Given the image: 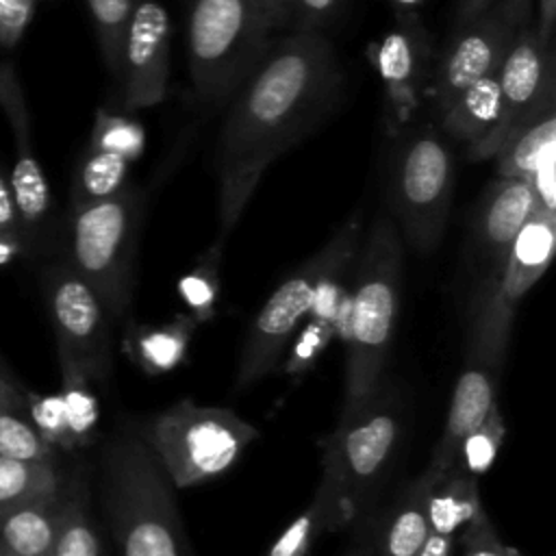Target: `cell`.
<instances>
[{
  "label": "cell",
  "instance_id": "1",
  "mask_svg": "<svg viewBox=\"0 0 556 556\" xmlns=\"http://www.w3.org/2000/svg\"><path fill=\"white\" fill-rule=\"evenodd\" d=\"M343 72L321 30H289L230 98L217 137L219 237L243 215L269 165L302 141L334 106Z\"/></svg>",
  "mask_w": 556,
  "mask_h": 556
},
{
  "label": "cell",
  "instance_id": "36",
  "mask_svg": "<svg viewBox=\"0 0 556 556\" xmlns=\"http://www.w3.org/2000/svg\"><path fill=\"white\" fill-rule=\"evenodd\" d=\"M341 4L343 0H291L285 28L321 30V26L330 22Z\"/></svg>",
  "mask_w": 556,
  "mask_h": 556
},
{
  "label": "cell",
  "instance_id": "6",
  "mask_svg": "<svg viewBox=\"0 0 556 556\" xmlns=\"http://www.w3.org/2000/svg\"><path fill=\"white\" fill-rule=\"evenodd\" d=\"M402 434L400 406L378 393L321 443L324 497L334 530L350 526L367 506L374 489L391 465Z\"/></svg>",
  "mask_w": 556,
  "mask_h": 556
},
{
  "label": "cell",
  "instance_id": "25",
  "mask_svg": "<svg viewBox=\"0 0 556 556\" xmlns=\"http://www.w3.org/2000/svg\"><path fill=\"white\" fill-rule=\"evenodd\" d=\"M130 165L132 163H128L117 154L102 152L87 146L72 178L70 208L100 202L119 193L126 185H130L128 182Z\"/></svg>",
  "mask_w": 556,
  "mask_h": 556
},
{
  "label": "cell",
  "instance_id": "26",
  "mask_svg": "<svg viewBox=\"0 0 556 556\" xmlns=\"http://www.w3.org/2000/svg\"><path fill=\"white\" fill-rule=\"evenodd\" d=\"M50 556H109L89 515L87 491L83 482L67 484L65 506Z\"/></svg>",
  "mask_w": 556,
  "mask_h": 556
},
{
  "label": "cell",
  "instance_id": "16",
  "mask_svg": "<svg viewBox=\"0 0 556 556\" xmlns=\"http://www.w3.org/2000/svg\"><path fill=\"white\" fill-rule=\"evenodd\" d=\"M0 111L7 117L11 137H13V169L9 185L13 191V202L17 219L22 226L24 241L26 237L41 230L50 217L52 195L50 185L43 174V167L33 148L30 115L22 85L11 65H0Z\"/></svg>",
  "mask_w": 556,
  "mask_h": 556
},
{
  "label": "cell",
  "instance_id": "45",
  "mask_svg": "<svg viewBox=\"0 0 556 556\" xmlns=\"http://www.w3.org/2000/svg\"><path fill=\"white\" fill-rule=\"evenodd\" d=\"M393 15H410L419 13V9L426 4V0H387Z\"/></svg>",
  "mask_w": 556,
  "mask_h": 556
},
{
  "label": "cell",
  "instance_id": "38",
  "mask_svg": "<svg viewBox=\"0 0 556 556\" xmlns=\"http://www.w3.org/2000/svg\"><path fill=\"white\" fill-rule=\"evenodd\" d=\"M39 0H0V46L13 48L28 28Z\"/></svg>",
  "mask_w": 556,
  "mask_h": 556
},
{
  "label": "cell",
  "instance_id": "44",
  "mask_svg": "<svg viewBox=\"0 0 556 556\" xmlns=\"http://www.w3.org/2000/svg\"><path fill=\"white\" fill-rule=\"evenodd\" d=\"M256 2H258L261 9L269 15V20L274 22L276 28H285L291 0H256Z\"/></svg>",
  "mask_w": 556,
  "mask_h": 556
},
{
  "label": "cell",
  "instance_id": "43",
  "mask_svg": "<svg viewBox=\"0 0 556 556\" xmlns=\"http://www.w3.org/2000/svg\"><path fill=\"white\" fill-rule=\"evenodd\" d=\"M454 547H456L454 536L430 534L428 532V536H426L417 556H454Z\"/></svg>",
  "mask_w": 556,
  "mask_h": 556
},
{
  "label": "cell",
  "instance_id": "7",
  "mask_svg": "<svg viewBox=\"0 0 556 556\" xmlns=\"http://www.w3.org/2000/svg\"><path fill=\"white\" fill-rule=\"evenodd\" d=\"M258 430L222 406L185 397L139 428L169 482L189 489L228 471L258 439Z\"/></svg>",
  "mask_w": 556,
  "mask_h": 556
},
{
  "label": "cell",
  "instance_id": "13",
  "mask_svg": "<svg viewBox=\"0 0 556 556\" xmlns=\"http://www.w3.org/2000/svg\"><path fill=\"white\" fill-rule=\"evenodd\" d=\"M500 113L491 130L465 148L469 161L493 159L506 135L534 109L545 85L556 78L554 43L541 46L532 22L517 28L513 43L497 70Z\"/></svg>",
  "mask_w": 556,
  "mask_h": 556
},
{
  "label": "cell",
  "instance_id": "24",
  "mask_svg": "<svg viewBox=\"0 0 556 556\" xmlns=\"http://www.w3.org/2000/svg\"><path fill=\"white\" fill-rule=\"evenodd\" d=\"M0 456L46 463L54 460V450L33 428L24 393H20L4 374H0Z\"/></svg>",
  "mask_w": 556,
  "mask_h": 556
},
{
  "label": "cell",
  "instance_id": "22",
  "mask_svg": "<svg viewBox=\"0 0 556 556\" xmlns=\"http://www.w3.org/2000/svg\"><path fill=\"white\" fill-rule=\"evenodd\" d=\"M439 115L441 132L463 143L465 148L484 137L500 113V78L497 72L478 78L460 89L443 106L434 111Z\"/></svg>",
  "mask_w": 556,
  "mask_h": 556
},
{
  "label": "cell",
  "instance_id": "14",
  "mask_svg": "<svg viewBox=\"0 0 556 556\" xmlns=\"http://www.w3.org/2000/svg\"><path fill=\"white\" fill-rule=\"evenodd\" d=\"M172 22L156 0H139L128 17L117 78L128 111L161 104L167 96L172 67Z\"/></svg>",
  "mask_w": 556,
  "mask_h": 556
},
{
  "label": "cell",
  "instance_id": "21",
  "mask_svg": "<svg viewBox=\"0 0 556 556\" xmlns=\"http://www.w3.org/2000/svg\"><path fill=\"white\" fill-rule=\"evenodd\" d=\"M195 326L189 313H180L161 326L128 324L122 350L143 374L161 376L185 361Z\"/></svg>",
  "mask_w": 556,
  "mask_h": 556
},
{
  "label": "cell",
  "instance_id": "42",
  "mask_svg": "<svg viewBox=\"0 0 556 556\" xmlns=\"http://www.w3.org/2000/svg\"><path fill=\"white\" fill-rule=\"evenodd\" d=\"M500 4H502L506 17L510 20V24L515 28H521V26L530 24L534 0H500Z\"/></svg>",
  "mask_w": 556,
  "mask_h": 556
},
{
  "label": "cell",
  "instance_id": "47",
  "mask_svg": "<svg viewBox=\"0 0 556 556\" xmlns=\"http://www.w3.org/2000/svg\"><path fill=\"white\" fill-rule=\"evenodd\" d=\"M506 556H523L519 549H515V547H510V545H506Z\"/></svg>",
  "mask_w": 556,
  "mask_h": 556
},
{
  "label": "cell",
  "instance_id": "29",
  "mask_svg": "<svg viewBox=\"0 0 556 556\" xmlns=\"http://www.w3.org/2000/svg\"><path fill=\"white\" fill-rule=\"evenodd\" d=\"M224 239L217 237L213 245L198 258V263L180 278L178 293L189 308L195 324H204L215 315V302L219 293V265H222Z\"/></svg>",
  "mask_w": 556,
  "mask_h": 556
},
{
  "label": "cell",
  "instance_id": "27",
  "mask_svg": "<svg viewBox=\"0 0 556 556\" xmlns=\"http://www.w3.org/2000/svg\"><path fill=\"white\" fill-rule=\"evenodd\" d=\"M63 486L54 460L33 463L0 456V513Z\"/></svg>",
  "mask_w": 556,
  "mask_h": 556
},
{
  "label": "cell",
  "instance_id": "30",
  "mask_svg": "<svg viewBox=\"0 0 556 556\" xmlns=\"http://www.w3.org/2000/svg\"><path fill=\"white\" fill-rule=\"evenodd\" d=\"M504 437H506V426H504V419L495 404L486 413V417L460 441L454 465L450 469L480 478L482 473H486L491 469V465L504 443Z\"/></svg>",
  "mask_w": 556,
  "mask_h": 556
},
{
  "label": "cell",
  "instance_id": "34",
  "mask_svg": "<svg viewBox=\"0 0 556 556\" xmlns=\"http://www.w3.org/2000/svg\"><path fill=\"white\" fill-rule=\"evenodd\" d=\"M24 408L33 424V428L39 432V437L54 450H72V437L70 426L65 417V408L61 402V395H41L35 391L24 393Z\"/></svg>",
  "mask_w": 556,
  "mask_h": 556
},
{
  "label": "cell",
  "instance_id": "32",
  "mask_svg": "<svg viewBox=\"0 0 556 556\" xmlns=\"http://www.w3.org/2000/svg\"><path fill=\"white\" fill-rule=\"evenodd\" d=\"M89 148L117 154L135 163L146 148V130L139 119L122 113L98 109L89 137Z\"/></svg>",
  "mask_w": 556,
  "mask_h": 556
},
{
  "label": "cell",
  "instance_id": "8",
  "mask_svg": "<svg viewBox=\"0 0 556 556\" xmlns=\"http://www.w3.org/2000/svg\"><path fill=\"white\" fill-rule=\"evenodd\" d=\"M363 239L361 213L350 215L334 235L302 265H298L267 298L256 313L239 356L235 391L241 393L269 371H274L285 356L300 321L313 311L317 287L321 278L337 265L356 258Z\"/></svg>",
  "mask_w": 556,
  "mask_h": 556
},
{
  "label": "cell",
  "instance_id": "48",
  "mask_svg": "<svg viewBox=\"0 0 556 556\" xmlns=\"http://www.w3.org/2000/svg\"><path fill=\"white\" fill-rule=\"evenodd\" d=\"M0 556H15V554H11V552H7V549L0 547Z\"/></svg>",
  "mask_w": 556,
  "mask_h": 556
},
{
  "label": "cell",
  "instance_id": "33",
  "mask_svg": "<svg viewBox=\"0 0 556 556\" xmlns=\"http://www.w3.org/2000/svg\"><path fill=\"white\" fill-rule=\"evenodd\" d=\"M106 70L117 76L119 48L128 17L139 0H85Z\"/></svg>",
  "mask_w": 556,
  "mask_h": 556
},
{
  "label": "cell",
  "instance_id": "11",
  "mask_svg": "<svg viewBox=\"0 0 556 556\" xmlns=\"http://www.w3.org/2000/svg\"><path fill=\"white\" fill-rule=\"evenodd\" d=\"M367 54L382 80L387 128L395 137L424 104L432 72V43L419 13L395 15L393 26L369 46Z\"/></svg>",
  "mask_w": 556,
  "mask_h": 556
},
{
  "label": "cell",
  "instance_id": "18",
  "mask_svg": "<svg viewBox=\"0 0 556 556\" xmlns=\"http://www.w3.org/2000/svg\"><path fill=\"white\" fill-rule=\"evenodd\" d=\"M556 78L549 80L534 109L506 135L495 159V172L502 178L530 180L534 169L547 156L556 154Z\"/></svg>",
  "mask_w": 556,
  "mask_h": 556
},
{
  "label": "cell",
  "instance_id": "4",
  "mask_svg": "<svg viewBox=\"0 0 556 556\" xmlns=\"http://www.w3.org/2000/svg\"><path fill=\"white\" fill-rule=\"evenodd\" d=\"M276 30L256 0H187V63L195 96L230 100L256 67Z\"/></svg>",
  "mask_w": 556,
  "mask_h": 556
},
{
  "label": "cell",
  "instance_id": "41",
  "mask_svg": "<svg viewBox=\"0 0 556 556\" xmlns=\"http://www.w3.org/2000/svg\"><path fill=\"white\" fill-rule=\"evenodd\" d=\"M500 0H458L454 11V28L469 24L471 20L480 17L484 11L495 7Z\"/></svg>",
  "mask_w": 556,
  "mask_h": 556
},
{
  "label": "cell",
  "instance_id": "12",
  "mask_svg": "<svg viewBox=\"0 0 556 556\" xmlns=\"http://www.w3.org/2000/svg\"><path fill=\"white\" fill-rule=\"evenodd\" d=\"M534 208V195L526 180L495 176L482 191L467 239V265L473 280L469 298L489 293L504 267L510 243Z\"/></svg>",
  "mask_w": 556,
  "mask_h": 556
},
{
  "label": "cell",
  "instance_id": "10",
  "mask_svg": "<svg viewBox=\"0 0 556 556\" xmlns=\"http://www.w3.org/2000/svg\"><path fill=\"white\" fill-rule=\"evenodd\" d=\"M41 291L59 361L76 365L91 382H106L111 374L113 321L100 298L67 261L46 267Z\"/></svg>",
  "mask_w": 556,
  "mask_h": 556
},
{
  "label": "cell",
  "instance_id": "31",
  "mask_svg": "<svg viewBox=\"0 0 556 556\" xmlns=\"http://www.w3.org/2000/svg\"><path fill=\"white\" fill-rule=\"evenodd\" d=\"M324 532H334V523L324 497L315 491L311 504L285 528L263 556H311Z\"/></svg>",
  "mask_w": 556,
  "mask_h": 556
},
{
  "label": "cell",
  "instance_id": "23",
  "mask_svg": "<svg viewBox=\"0 0 556 556\" xmlns=\"http://www.w3.org/2000/svg\"><path fill=\"white\" fill-rule=\"evenodd\" d=\"M482 513L478 478L450 469L430 482L426 493V523L430 534L456 536Z\"/></svg>",
  "mask_w": 556,
  "mask_h": 556
},
{
  "label": "cell",
  "instance_id": "19",
  "mask_svg": "<svg viewBox=\"0 0 556 556\" xmlns=\"http://www.w3.org/2000/svg\"><path fill=\"white\" fill-rule=\"evenodd\" d=\"M67 486L0 513V547L15 556H50Z\"/></svg>",
  "mask_w": 556,
  "mask_h": 556
},
{
  "label": "cell",
  "instance_id": "2",
  "mask_svg": "<svg viewBox=\"0 0 556 556\" xmlns=\"http://www.w3.org/2000/svg\"><path fill=\"white\" fill-rule=\"evenodd\" d=\"M402 237L391 217L363 235L345 311V395L339 424L354 417L380 389L391 350L402 285Z\"/></svg>",
  "mask_w": 556,
  "mask_h": 556
},
{
  "label": "cell",
  "instance_id": "20",
  "mask_svg": "<svg viewBox=\"0 0 556 556\" xmlns=\"http://www.w3.org/2000/svg\"><path fill=\"white\" fill-rule=\"evenodd\" d=\"M430 482L419 476L387 508L380 526L367 539L369 556H417L426 536V493Z\"/></svg>",
  "mask_w": 556,
  "mask_h": 556
},
{
  "label": "cell",
  "instance_id": "5",
  "mask_svg": "<svg viewBox=\"0 0 556 556\" xmlns=\"http://www.w3.org/2000/svg\"><path fill=\"white\" fill-rule=\"evenodd\" d=\"M143 208L146 195L137 185L70 208L67 263L100 298L111 321H119L130 308Z\"/></svg>",
  "mask_w": 556,
  "mask_h": 556
},
{
  "label": "cell",
  "instance_id": "3",
  "mask_svg": "<svg viewBox=\"0 0 556 556\" xmlns=\"http://www.w3.org/2000/svg\"><path fill=\"white\" fill-rule=\"evenodd\" d=\"M100 489L119 556H195L174 484L139 432H117L104 443Z\"/></svg>",
  "mask_w": 556,
  "mask_h": 556
},
{
  "label": "cell",
  "instance_id": "40",
  "mask_svg": "<svg viewBox=\"0 0 556 556\" xmlns=\"http://www.w3.org/2000/svg\"><path fill=\"white\" fill-rule=\"evenodd\" d=\"M554 24H556V0H536V20L532 28L543 48L554 43Z\"/></svg>",
  "mask_w": 556,
  "mask_h": 556
},
{
  "label": "cell",
  "instance_id": "28",
  "mask_svg": "<svg viewBox=\"0 0 556 556\" xmlns=\"http://www.w3.org/2000/svg\"><path fill=\"white\" fill-rule=\"evenodd\" d=\"M61 365V402L65 408L72 445L80 447L91 443L98 428V400L91 391V380L72 363L59 361Z\"/></svg>",
  "mask_w": 556,
  "mask_h": 556
},
{
  "label": "cell",
  "instance_id": "17",
  "mask_svg": "<svg viewBox=\"0 0 556 556\" xmlns=\"http://www.w3.org/2000/svg\"><path fill=\"white\" fill-rule=\"evenodd\" d=\"M502 367H504V361L465 352V363L452 393L443 432L439 437V443L432 450L426 471L421 473L428 482L439 480L454 465L460 441L495 406Z\"/></svg>",
  "mask_w": 556,
  "mask_h": 556
},
{
  "label": "cell",
  "instance_id": "39",
  "mask_svg": "<svg viewBox=\"0 0 556 556\" xmlns=\"http://www.w3.org/2000/svg\"><path fill=\"white\" fill-rule=\"evenodd\" d=\"M0 243L4 245H22L24 235L17 219L13 191L9 185V178L0 169Z\"/></svg>",
  "mask_w": 556,
  "mask_h": 556
},
{
  "label": "cell",
  "instance_id": "9",
  "mask_svg": "<svg viewBox=\"0 0 556 556\" xmlns=\"http://www.w3.org/2000/svg\"><path fill=\"white\" fill-rule=\"evenodd\" d=\"M391 159L389 202L404 241L430 254L443 239L454 198V152L432 126L402 130Z\"/></svg>",
  "mask_w": 556,
  "mask_h": 556
},
{
  "label": "cell",
  "instance_id": "46",
  "mask_svg": "<svg viewBox=\"0 0 556 556\" xmlns=\"http://www.w3.org/2000/svg\"><path fill=\"white\" fill-rule=\"evenodd\" d=\"M348 556H369L367 541H365V543H361V545H354V547L350 549V554H348Z\"/></svg>",
  "mask_w": 556,
  "mask_h": 556
},
{
  "label": "cell",
  "instance_id": "37",
  "mask_svg": "<svg viewBox=\"0 0 556 556\" xmlns=\"http://www.w3.org/2000/svg\"><path fill=\"white\" fill-rule=\"evenodd\" d=\"M463 556H506V545L497 539L486 513L460 530Z\"/></svg>",
  "mask_w": 556,
  "mask_h": 556
},
{
  "label": "cell",
  "instance_id": "15",
  "mask_svg": "<svg viewBox=\"0 0 556 556\" xmlns=\"http://www.w3.org/2000/svg\"><path fill=\"white\" fill-rule=\"evenodd\" d=\"M515 33L517 28L500 2L469 24L454 28L426 87V100L432 109L437 111L467 85L497 72Z\"/></svg>",
  "mask_w": 556,
  "mask_h": 556
},
{
  "label": "cell",
  "instance_id": "35",
  "mask_svg": "<svg viewBox=\"0 0 556 556\" xmlns=\"http://www.w3.org/2000/svg\"><path fill=\"white\" fill-rule=\"evenodd\" d=\"M332 339H334V328L328 321L313 317L298 332V337L291 339L293 343L287 352V358L282 361V371L291 378L306 374L317 363V358L324 354V350L330 345Z\"/></svg>",
  "mask_w": 556,
  "mask_h": 556
}]
</instances>
